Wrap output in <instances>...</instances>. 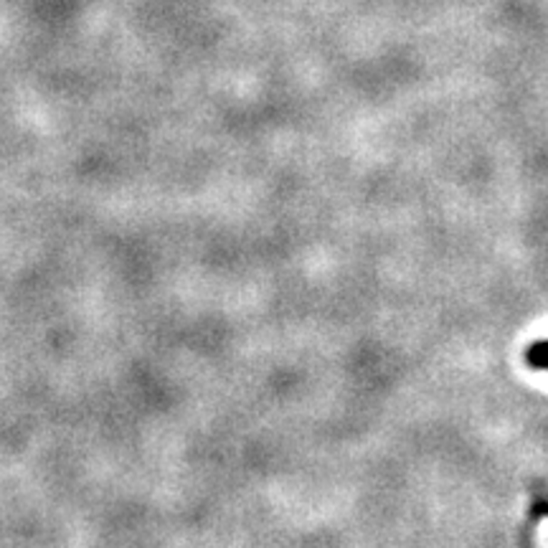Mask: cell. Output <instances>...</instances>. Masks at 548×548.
Wrapping results in <instances>:
<instances>
[{"mask_svg": "<svg viewBox=\"0 0 548 548\" xmlns=\"http://www.w3.org/2000/svg\"><path fill=\"white\" fill-rule=\"evenodd\" d=\"M535 513H546L548 515V503H538V505H535Z\"/></svg>", "mask_w": 548, "mask_h": 548, "instance_id": "obj_2", "label": "cell"}, {"mask_svg": "<svg viewBox=\"0 0 548 548\" xmlns=\"http://www.w3.org/2000/svg\"><path fill=\"white\" fill-rule=\"evenodd\" d=\"M525 358H528V363L534 366V369H543L548 370V341H541V343H535L528 353H525Z\"/></svg>", "mask_w": 548, "mask_h": 548, "instance_id": "obj_1", "label": "cell"}]
</instances>
